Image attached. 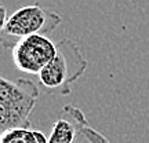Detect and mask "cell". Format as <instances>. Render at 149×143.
<instances>
[{
	"label": "cell",
	"mask_w": 149,
	"mask_h": 143,
	"mask_svg": "<svg viewBox=\"0 0 149 143\" xmlns=\"http://www.w3.org/2000/svg\"><path fill=\"white\" fill-rule=\"evenodd\" d=\"M86 70L87 61L79 46L70 39H62L57 43V55L39 74V84L50 95H69L70 85Z\"/></svg>",
	"instance_id": "1"
},
{
	"label": "cell",
	"mask_w": 149,
	"mask_h": 143,
	"mask_svg": "<svg viewBox=\"0 0 149 143\" xmlns=\"http://www.w3.org/2000/svg\"><path fill=\"white\" fill-rule=\"evenodd\" d=\"M39 98L37 85L26 79L0 77V129L31 128V114Z\"/></svg>",
	"instance_id": "2"
},
{
	"label": "cell",
	"mask_w": 149,
	"mask_h": 143,
	"mask_svg": "<svg viewBox=\"0 0 149 143\" xmlns=\"http://www.w3.org/2000/svg\"><path fill=\"white\" fill-rule=\"evenodd\" d=\"M62 17L57 11L44 8L40 4H31L14 11L0 28L1 44L13 48L21 39L32 35H51L61 25Z\"/></svg>",
	"instance_id": "3"
},
{
	"label": "cell",
	"mask_w": 149,
	"mask_h": 143,
	"mask_svg": "<svg viewBox=\"0 0 149 143\" xmlns=\"http://www.w3.org/2000/svg\"><path fill=\"white\" fill-rule=\"evenodd\" d=\"M57 55V43L44 35H32L21 39L11 48V58L22 73L39 74Z\"/></svg>",
	"instance_id": "4"
},
{
	"label": "cell",
	"mask_w": 149,
	"mask_h": 143,
	"mask_svg": "<svg viewBox=\"0 0 149 143\" xmlns=\"http://www.w3.org/2000/svg\"><path fill=\"white\" fill-rule=\"evenodd\" d=\"M58 114L69 118L70 121L76 125L77 132L80 135H83L90 143H109V140L104 135H101L97 129H94L93 127L88 125V122L86 120L83 111L80 110L79 107L72 106V105H66V106L62 107V110L59 111Z\"/></svg>",
	"instance_id": "5"
},
{
	"label": "cell",
	"mask_w": 149,
	"mask_h": 143,
	"mask_svg": "<svg viewBox=\"0 0 149 143\" xmlns=\"http://www.w3.org/2000/svg\"><path fill=\"white\" fill-rule=\"evenodd\" d=\"M0 143H48V138L31 128H11L1 133Z\"/></svg>",
	"instance_id": "6"
},
{
	"label": "cell",
	"mask_w": 149,
	"mask_h": 143,
	"mask_svg": "<svg viewBox=\"0 0 149 143\" xmlns=\"http://www.w3.org/2000/svg\"><path fill=\"white\" fill-rule=\"evenodd\" d=\"M77 128L69 118L58 114V120L54 121L51 133L48 136V143H73Z\"/></svg>",
	"instance_id": "7"
}]
</instances>
